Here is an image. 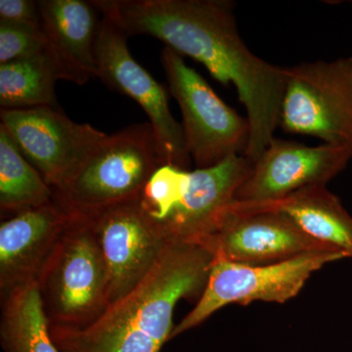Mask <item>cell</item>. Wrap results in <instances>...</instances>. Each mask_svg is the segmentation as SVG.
<instances>
[{"instance_id":"obj_1","label":"cell","mask_w":352,"mask_h":352,"mask_svg":"<svg viewBox=\"0 0 352 352\" xmlns=\"http://www.w3.org/2000/svg\"><path fill=\"white\" fill-rule=\"evenodd\" d=\"M149 34L180 56L203 64L221 85H232L247 113L252 163L274 139L285 87L284 67L256 56L241 38L233 2L166 0L153 13Z\"/></svg>"},{"instance_id":"obj_2","label":"cell","mask_w":352,"mask_h":352,"mask_svg":"<svg viewBox=\"0 0 352 352\" xmlns=\"http://www.w3.org/2000/svg\"><path fill=\"white\" fill-rule=\"evenodd\" d=\"M214 258L205 245L173 243L129 293L82 328L50 326L61 352H161L179 300L201 296Z\"/></svg>"},{"instance_id":"obj_3","label":"cell","mask_w":352,"mask_h":352,"mask_svg":"<svg viewBox=\"0 0 352 352\" xmlns=\"http://www.w3.org/2000/svg\"><path fill=\"white\" fill-rule=\"evenodd\" d=\"M252 164L244 155L194 170L162 164L136 201L168 244L203 245L232 205L236 192L252 173Z\"/></svg>"},{"instance_id":"obj_4","label":"cell","mask_w":352,"mask_h":352,"mask_svg":"<svg viewBox=\"0 0 352 352\" xmlns=\"http://www.w3.org/2000/svg\"><path fill=\"white\" fill-rule=\"evenodd\" d=\"M162 164L150 122L132 124L108 135L54 201L69 214H98L138 198Z\"/></svg>"},{"instance_id":"obj_5","label":"cell","mask_w":352,"mask_h":352,"mask_svg":"<svg viewBox=\"0 0 352 352\" xmlns=\"http://www.w3.org/2000/svg\"><path fill=\"white\" fill-rule=\"evenodd\" d=\"M36 283L50 326L85 327L108 307L105 266L89 217L71 214Z\"/></svg>"},{"instance_id":"obj_6","label":"cell","mask_w":352,"mask_h":352,"mask_svg":"<svg viewBox=\"0 0 352 352\" xmlns=\"http://www.w3.org/2000/svg\"><path fill=\"white\" fill-rule=\"evenodd\" d=\"M279 126L352 153V57L284 67Z\"/></svg>"},{"instance_id":"obj_7","label":"cell","mask_w":352,"mask_h":352,"mask_svg":"<svg viewBox=\"0 0 352 352\" xmlns=\"http://www.w3.org/2000/svg\"><path fill=\"white\" fill-rule=\"evenodd\" d=\"M163 65L170 92L179 105L185 145L196 168L217 166L228 157L244 155L250 124L179 54L164 47Z\"/></svg>"},{"instance_id":"obj_8","label":"cell","mask_w":352,"mask_h":352,"mask_svg":"<svg viewBox=\"0 0 352 352\" xmlns=\"http://www.w3.org/2000/svg\"><path fill=\"white\" fill-rule=\"evenodd\" d=\"M344 258L346 256L342 252L326 251L264 265L214 261L198 302L173 329L170 340L198 327L229 305L287 302L300 294L315 272Z\"/></svg>"},{"instance_id":"obj_9","label":"cell","mask_w":352,"mask_h":352,"mask_svg":"<svg viewBox=\"0 0 352 352\" xmlns=\"http://www.w3.org/2000/svg\"><path fill=\"white\" fill-rule=\"evenodd\" d=\"M0 119L53 192L63 189L108 138L90 124L69 119L59 107L1 109Z\"/></svg>"},{"instance_id":"obj_10","label":"cell","mask_w":352,"mask_h":352,"mask_svg":"<svg viewBox=\"0 0 352 352\" xmlns=\"http://www.w3.org/2000/svg\"><path fill=\"white\" fill-rule=\"evenodd\" d=\"M102 16L97 45L98 78L108 87L133 99L150 120L164 164L190 170L191 157L185 145L182 124L170 112L163 85L136 60L127 47V36L112 21Z\"/></svg>"},{"instance_id":"obj_11","label":"cell","mask_w":352,"mask_h":352,"mask_svg":"<svg viewBox=\"0 0 352 352\" xmlns=\"http://www.w3.org/2000/svg\"><path fill=\"white\" fill-rule=\"evenodd\" d=\"M203 245L214 261L247 265L282 263L308 252H338L308 237L283 214L245 210L234 201Z\"/></svg>"},{"instance_id":"obj_12","label":"cell","mask_w":352,"mask_h":352,"mask_svg":"<svg viewBox=\"0 0 352 352\" xmlns=\"http://www.w3.org/2000/svg\"><path fill=\"white\" fill-rule=\"evenodd\" d=\"M352 159L339 146H307L274 138L252 164V173L236 192L234 201L265 203L300 190L327 186Z\"/></svg>"},{"instance_id":"obj_13","label":"cell","mask_w":352,"mask_h":352,"mask_svg":"<svg viewBox=\"0 0 352 352\" xmlns=\"http://www.w3.org/2000/svg\"><path fill=\"white\" fill-rule=\"evenodd\" d=\"M88 217L105 266L109 307L142 281L170 244L146 219L136 199Z\"/></svg>"},{"instance_id":"obj_14","label":"cell","mask_w":352,"mask_h":352,"mask_svg":"<svg viewBox=\"0 0 352 352\" xmlns=\"http://www.w3.org/2000/svg\"><path fill=\"white\" fill-rule=\"evenodd\" d=\"M71 214L53 201L0 223V296L38 281Z\"/></svg>"},{"instance_id":"obj_15","label":"cell","mask_w":352,"mask_h":352,"mask_svg":"<svg viewBox=\"0 0 352 352\" xmlns=\"http://www.w3.org/2000/svg\"><path fill=\"white\" fill-rule=\"evenodd\" d=\"M41 29L60 80L82 85L98 78L100 11L92 1L41 0Z\"/></svg>"},{"instance_id":"obj_16","label":"cell","mask_w":352,"mask_h":352,"mask_svg":"<svg viewBox=\"0 0 352 352\" xmlns=\"http://www.w3.org/2000/svg\"><path fill=\"white\" fill-rule=\"evenodd\" d=\"M245 210L283 214L316 242L352 259V217L327 186L308 187L265 203H238Z\"/></svg>"},{"instance_id":"obj_17","label":"cell","mask_w":352,"mask_h":352,"mask_svg":"<svg viewBox=\"0 0 352 352\" xmlns=\"http://www.w3.org/2000/svg\"><path fill=\"white\" fill-rule=\"evenodd\" d=\"M0 344L3 352H61L51 337L36 282L1 296Z\"/></svg>"},{"instance_id":"obj_18","label":"cell","mask_w":352,"mask_h":352,"mask_svg":"<svg viewBox=\"0 0 352 352\" xmlns=\"http://www.w3.org/2000/svg\"><path fill=\"white\" fill-rule=\"evenodd\" d=\"M54 194L8 131L0 126V210L2 219L47 205Z\"/></svg>"},{"instance_id":"obj_19","label":"cell","mask_w":352,"mask_h":352,"mask_svg":"<svg viewBox=\"0 0 352 352\" xmlns=\"http://www.w3.org/2000/svg\"><path fill=\"white\" fill-rule=\"evenodd\" d=\"M60 80L48 53L0 65V107L58 108L55 82Z\"/></svg>"},{"instance_id":"obj_20","label":"cell","mask_w":352,"mask_h":352,"mask_svg":"<svg viewBox=\"0 0 352 352\" xmlns=\"http://www.w3.org/2000/svg\"><path fill=\"white\" fill-rule=\"evenodd\" d=\"M48 53L41 28L0 21V65Z\"/></svg>"},{"instance_id":"obj_21","label":"cell","mask_w":352,"mask_h":352,"mask_svg":"<svg viewBox=\"0 0 352 352\" xmlns=\"http://www.w3.org/2000/svg\"><path fill=\"white\" fill-rule=\"evenodd\" d=\"M0 21L41 28L39 2L32 0H0Z\"/></svg>"},{"instance_id":"obj_22","label":"cell","mask_w":352,"mask_h":352,"mask_svg":"<svg viewBox=\"0 0 352 352\" xmlns=\"http://www.w3.org/2000/svg\"><path fill=\"white\" fill-rule=\"evenodd\" d=\"M351 3H352V1H351Z\"/></svg>"}]
</instances>
